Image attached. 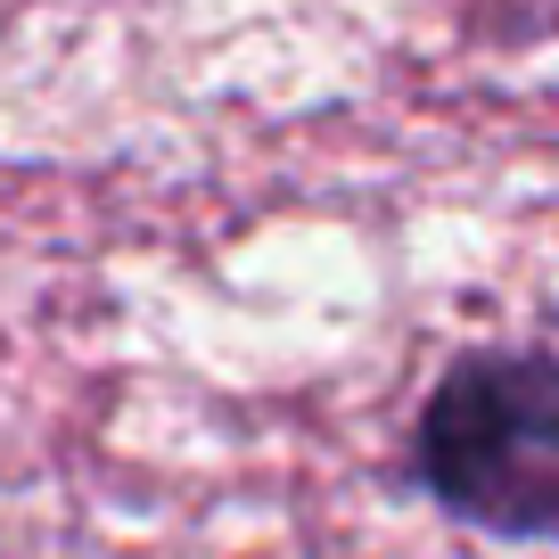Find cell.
I'll return each mask as SVG.
<instances>
[{"label":"cell","mask_w":559,"mask_h":559,"mask_svg":"<svg viewBox=\"0 0 559 559\" xmlns=\"http://www.w3.org/2000/svg\"><path fill=\"white\" fill-rule=\"evenodd\" d=\"M412 486L493 543H559V337L469 346L437 370Z\"/></svg>","instance_id":"6da1fadb"}]
</instances>
